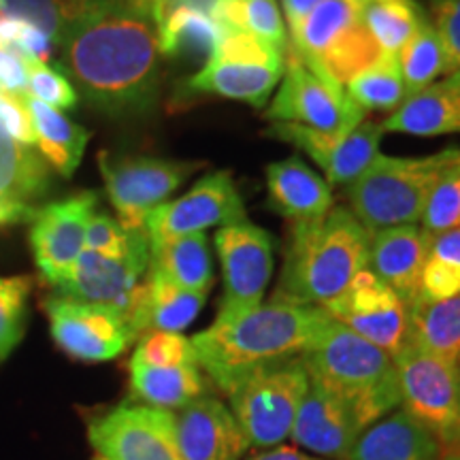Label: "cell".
I'll return each mask as SVG.
<instances>
[{"label": "cell", "instance_id": "obj_35", "mask_svg": "<svg viewBox=\"0 0 460 460\" xmlns=\"http://www.w3.org/2000/svg\"><path fill=\"white\" fill-rule=\"evenodd\" d=\"M345 92L362 111L394 113L407 101V88L402 82L399 60L396 56L386 54L367 71L356 75Z\"/></svg>", "mask_w": 460, "mask_h": 460}, {"label": "cell", "instance_id": "obj_28", "mask_svg": "<svg viewBox=\"0 0 460 460\" xmlns=\"http://www.w3.org/2000/svg\"><path fill=\"white\" fill-rule=\"evenodd\" d=\"M130 393L141 405L180 411L207 394L200 367L130 365Z\"/></svg>", "mask_w": 460, "mask_h": 460}, {"label": "cell", "instance_id": "obj_52", "mask_svg": "<svg viewBox=\"0 0 460 460\" xmlns=\"http://www.w3.org/2000/svg\"><path fill=\"white\" fill-rule=\"evenodd\" d=\"M458 367H460V356H458Z\"/></svg>", "mask_w": 460, "mask_h": 460}, {"label": "cell", "instance_id": "obj_27", "mask_svg": "<svg viewBox=\"0 0 460 460\" xmlns=\"http://www.w3.org/2000/svg\"><path fill=\"white\" fill-rule=\"evenodd\" d=\"M149 271L186 290L207 295L214 284L209 241L203 233H194L149 243Z\"/></svg>", "mask_w": 460, "mask_h": 460}, {"label": "cell", "instance_id": "obj_50", "mask_svg": "<svg viewBox=\"0 0 460 460\" xmlns=\"http://www.w3.org/2000/svg\"><path fill=\"white\" fill-rule=\"evenodd\" d=\"M356 3H360V4H369V3H384V0H356Z\"/></svg>", "mask_w": 460, "mask_h": 460}, {"label": "cell", "instance_id": "obj_5", "mask_svg": "<svg viewBox=\"0 0 460 460\" xmlns=\"http://www.w3.org/2000/svg\"><path fill=\"white\" fill-rule=\"evenodd\" d=\"M458 156L460 147L416 158L379 154L365 175L348 188L349 211L371 234L420 222L441 175Z\"/></svg>", "mask_w": 460, "mask_h": 460}, {"label": "cell", "instance_id": "obj_6", "mask_svg": "<svg viewBox=\"0 0 460 460\" xmlns=\"http://www.w3.org/2000/svg\"><path fill=\"white\" fill-rule=\"evenodd\" d=\"M309 371L303 354L271 362L241 379L228 393L230 413L247 446L279 447L290 437L298 407L307 394Z\"/></svg>", "mask_w": 460, "mask_h": 460}, {"label": "cell", "instance_id": "obj_24", "mask_svg": "<svg viewBox=\"0 0 460 460\" xmlns=\"http://www.w3.org/2000/svg\"><path fill=\"white\" fill-rule=\"evenodd\" d=\"M49 190V166L39 149L15 141L0 126V207L37 216Z\"/></svg>", "mask_w": 460, "mask_h": 460}, {"label": "cell", "instance_id": "obj_16", "mask_svg": "<svg viewBox=\"0 0 460 460\" xmlns=\"http://www.w3.org/2000/svg\"><path fill=\"white\" fill-rule=\"evenodd\" d=\"M149 269V241L126 256H105L84 250L65 279L56 288L73 301L105 305L128 314L132 298Z\"/></svg>", "mask_w": 460, "mask_h": 460}, {"label": "cell", "instance_id": "obj_12", "mask_svg": "<svg viewBox=\"0 0 460 460\" xmlns=\"http://www.w3.org/2000/svg\"><path fill=\"white\" fill-rule=\"evenodd\" d=\"M90 444L102 460H181L172 411L124 402L88 429Z\"/></svg>", "mask_w": 460, "mask_h": 460}, {"label": "cell", "instance_id": "obj_40", "mask_svg": "<svg viewBox=\"0 0 460 460\" xmlns=\"http://www.w3.org/2000/svg\"><path fill=\"white\" fill-rule=\"evenodd\" d=\"M26 94L45 102V105L60 109H73L77 105V88L68 82L66 75L48 62L26 58Z\"/></svg>", "mask_w": 460, "mask_h": 460}, {"label": "cell", "instance_id": "obj_13", "mask_svg": "<svg viewBox=\"0 0 460 460\" xmlns=\"http://www.w3.org/2000/svg\"><path fill=\"white\" fill-rule=\"evenodd\" d=\"M326 314L356 335L394 356L410 339V307L369 269L360 271Z\"/></svg>", "mask_w": 460, "mask_h": 460}, {"label": "cell", "instance_id": "obj_9", "mask_svg": "<svg viewBox=\"0 0 460 460\" xmlns=\"http://www.w3.org/2000/svg\"><path fill=\"white\" fill-rule=\"evenodd\" d=\"M264 118L343 135L362 122L365 111L349 99L343 85L309 66L288 45L284 77Z\"/></svg>", "mask_w": 460, "mask_h": 460}, {"label": "cell", "instance_id": "obj_3", "mask_svg": "<svg viewBox=\"0 0 460 460\" xmlns=\"http://www.w3.org/2000/svg\"><path fill=\"white\" fill-rule=\"evenodd\" d=\"M369 230L343 205L318 220L295 222L273 298L326 307L369 267Z\"/></svg>", "mask_w": 460, "mask_h": 460}, {"label": "cell", "instance_id": "obj_44", "mask_svg": "<svg viewBox=\"0 0 460 460\" xmlns=\"http://www.w3.org/2000/svg\"><path fill=\"white\" fill-rule=\"evenodd\" d=\"M24 96L26 94H11V92L0 90V126L15 141L34 147V132L31 118H28Z\"/></svg>", "mask_w": 460, "mask_h": 460}, {"label": "cell", "instance_id": "obj_19", "mask_svg": "<svg viewBox=\"0 0 460 460\" xmlns=\"http://www.w3.org/2000/svg\"><path fill=\"white\" fill-rule=\"evenodd\" d=\"M172 416L181 460H241L250 447L237 420L216 396H200Z\"/></svg>", "mask_w": 460, "mask_h": 460}, {"label": "cell", "instance_id": "obj_8", "mask_svg": "<svg viewBox=\"0 0 460 460\" xmlns=\"http://www.w3.org/2000/svg\"><path fill=\"white\" fill-rule=\"evenodd\" d=\"M286 54L252 32H222L214 56L190 79V90L261 109L284 77Z\"/></svg>", "mask_w": 460, "mask_h": 460}, {"label": "cell", "instance_id": "obj_20", "mask_svg": "<svg viewBox=\"0 0 460 460\" xmlns=\"http://www.w3.org/2000/svg\"><path fill=\"white\" fill-rule=\"evenodd\" d=\"M429 245L430 234L416 224L379 230L371 234L367 269L388 288H393L407 307H411L420 296V281H422Z\"/></svg>", "mask_w": 460, "mask_h": 460}, {"label": "cell", "instance_id": "obj_32", "mask_svg": "<svg viewBox=\"0 0 460 460\" xmlns=\"http://www.w3.org/2000/svg\"><path fill=\"white\" fill-rule=\"evenodd\" d=\"M382 56L384 54L376 43V39L371 37V32L358 20L320 56L318 62H314L309 66L329 75L332 82H337L345 88L356 75H360L362 71L376 65Z\"/></svg>", "mask_w": 460, "mask_h": 460}, {"label": "cell", "instance_id": "obj_23", "mask_svg": "<svg viewBox=\"0 0 460 460\" xmlns=\"http://www.w3.org/2000/svg\"><path fill=\"white\" fill-rule=\"evenodd\" d=\"M444 450L405 410L388 413L362 430L348 460H441Z\"/></svg>", "mask_w": 460, "mask_h": 460}, {"label": "cell", "instance_id": "obj_34", "mask_svg": "<svg viewBox=\"0 0 460 460\" xmlns=\"http://www.w3.org/2000/svg\"><path fill=\"white\" fill-rule=\"evenodd\" d=\"M382 124L362 119V122L343 135L332 154L329 164L324 166V175L329 186H352V183L367 172L379 156L382 143Z\"/></svg>", "mask_w": 460, "mask_h": 460}, {"label": "cell", "instance_id": "obj_31", "mask_svg": "<svg viewBox=\"0 0 460 460\" xmlns=\"http://www.w3.org/2000/svg\"><path fill=\"white\" fill-rule=\"evenodd\" d=\"M429 20V13L416 0H384V3L362 4L360 22L382 54L396 56L407 41Z\"/></svg>", "mask_w": 460, "mask_h": 460}, {"label": "cell", "instance_id": "obj_45", "mask_svg": "<svg viewBox=\"0 0 460 460\" xmlns=\"http://www.w3.org/2000/svg\"><path fill=\"white\" fill-rule=\"evenodd\" d=\"M322 0H281V7H284L288 28H295L305 15L312 11L315 4H320Z\"/></svg>", "mask_w": 460, "mask_h": 460}, {"label": "cell", "instance_id": "obj_43", "mask_svg": "<svg viewBox=\"0 0 460 460\" xmlns=\"http://www.w3.org/2000/svg\"><path fill=\"white\" fill-rule=\"evenodd\" d=\"M433 26L446 54V75L460 68V0H433Z\"/></svg>", "mask_w": 460, "mask_h": 460}, {"label": "cell", "instance_id": "obj_33", "mask_svg": "<svg viewBox=\"0 0 460 460\" xmlns=\"http://www.w3.org/2000/svg\"><path fill=\"white\" fill-rule=\"evenodd\" d=\"M460 292V228L430 237L416 303H441ZM413 303V305H416Z\"/></svg>", "mask_w": 460, "mask_h": 460}, {"label": "cell", "instance_id": "obj_14", "mask_svg": "<svg viewBox=\"0 0 460 460\" xmlns=\"http://www.w3.org/2000/svg\"><path fill=\"white\" fill-rule=\"evenodd\" d=\"M45 309L56 345L77 360H113L137 339L124 314L105 305L54 296Z\"/></svg>", "mask_w": 460, "mask_h": 460}, {"label": "cell", "instance_id": "obj_41", "mask_svg": "<svg viewBox=\"0 0 460 460\" xmlns=\"http://www.w3.org/2000/svg\"><path fill=\"white\" fill-rule=\"evenodd\" d=\"M241 15H243L245 32H252L261 41L286 54L290 39H288L278 0H241Z\"/></svg>", "mask_w": 460, "mask_h": 460}, {"label": "cell", "instance_id": "obj_7", "mask_svg": "<svg viewBox=\"0 0 460 460\" xmlns=\"http://www.w3.org/2000/svg\"><path fill=\"white\" fill-rule=\"evenodd\" d=\"M402 410L439 441L444 454L460 452V367L411 339L393 356Z\"/></svg>", "mask_w": 460, "mask_h": 460}, {"label": "cell", "instance_id": "obj_11", "mask_svg": "<svg viewBox=\"0 0 460 460\" xmlns=\"http://www.w3.org/2000/svg\"><path fill=\"white\" fill-rule=\"evenodd\" d=\"M214 241L224 279L217 318H234L262 303L275 267V241L247 217L224 224Z\"/></svg>", "mask_w": 460, "mask_h": 460}, {"label": "cell", "instance_id": "obj_22", "mask_svg": "<svg viewBox=\"0 0 460 460\" xmlns=\"http://www.w3.org/2000/svg\"><path fill=\"white\" fill-rule=\"evenodd\" d=\"M267 192L269 209L288 220H318L332 209L331 186L298 156L267 166Z\"/></svg>", "mask_w": 460, "mask_h": 460}, {"label": "cell", "instance_id": "obj_42", "mask_svg": "<svg viewBox=\"0 0 460 460\" xmlns=\"http://www.w3.org/2000/svg\"><path fill=\"white\" fill-rule=\"evenodd\" d=\"M0 17L24 22L54 39L60 48L65 37V22L54 0H0Z\"/></svg>", "mask_w": 460, "mask_h": 460}, {"label": "cell", "instance_id": "obj_10", "mask_svg": "<svg viewBox=\"0 0 460 460\" xmlns=\"http://www.w3.org/2000/svg\"><path fill=\"white\" fill-rule=\"evenodd\" d=\"M99 166L105 180L107 197L118 211V222L124 228H146L149 211L164 205L166 199L188 180L192 172L203 169L205 163L166 160L152 156H122L99 154Z\"/></svg>", "mask_w": 460, "mask_h": 460}, {"label": "cell", "instance_id": "obj_18", "mask_svg": "<svg viewBox=\"0 0 460 460\" xmlns=\"http://www.w3.org/2000/svg\"><path fill=\"white\" fill-rule=\"evenodd\" d=\"M362 430L349 407L324 384L309 377L290 439L318 458L348 460Z\"/></svg>", "mask_w": 460, "mask_h": 460}, {"label": "cell", "instance_id": "obj_26", "mask_svg": "<svg viewBox=\"0 0 460 460\" xmlns=\"http://www.w3.org/2000/svg\"><path fill=\"white\" fill-rule=\"evenodd\" d=\"M28 118H31L34 146L45 163L56 169L62 177H71L82 163L90 132L84 126L75 124L71 118L45 102L24 96Z\"/></svg>", "mask_w": 460, "mask_h": 460}, {"label": "cell", "instance_id": "obj_36", "mask_svg": "<svg viewBox=\"0 0 460 460\" xmlns=\"http://www.w3.org/2000/svg\"><path fill=\"white\" fill-rule=\"evenodd\" d=\"M396 60H399L402 82L407 88V99L435 84L439 75H446L444 45H441V39L430 17L420 26V31L407 41L405 48L396 54Z\"/></svg>", "mask_w": 460, "mask_h": 460}, {"label": "cell", "instance_id": "obj_1", "mask_svg": "<svg viewBox=\"0 0 460 460\" xmlns=\"http://www.w3.org/2000/svg\"><path fill=\"white\" fill-rule=\"evenodd\" d=\"M62 68L92 105L107 113H141L156 102L158 28L141 0H101L68 28Z\"/></svg>", "mask_w": 460, "mask_h": 460}, {"label": "cell", "instance_id": "obj_30", "mask_svg": "<svg viewBox=\"0 0 460 460\" xmlns=\"http://www.w3.org/2000/svg\"><path fill=\"white\" fill-rule=\"evenodd\" d=\"M410 339L447 360L460 356V292L441 303H416L410 307Z\"/></svg>", "mask_w": 460, "mask_h": 460}, {"label": "cell", "instance_id": "obj_39", "mask_svg": "<svg viewBox=\"0 0 460 460\" xmlns=\"http://www.w3.org/2000/svg\"><path fill=\"white\" fill-rule=\"evenodd\" d=\"M422 230L430 237L460 228V156L437 183L422 217Z\"/></svg>", "mask_w": 460, "mask_h": 460}, {"label": "cell", "instance_id": "obj_51", "mask_svg": "<svg viewBox=\"0 0 460 460\" xmlns=\"http://www.w3.org/2000/svg\"><path fill=\"white\" fill-rule=\"evenodd\" d=\"M94 460H102V458H101V456H96V458H94Z\"/></svg>", "mask_w": 460, "mask_h": 460}, {"label": "cell", "instance_id": "obj_25", "mask_svg": "<svg viewBox=\"0 0 460 460\" xmlns=\"http://www.w3.org/2000/svg\"><path fill=\"white\" fill-rule=\"evenodd\" d=\"M384 130L413 137H439L460 132V94L446 82L416 92L390 113Z\"/></svg>", "mask_w": 460, "mask_h": 460}, {"label": "cell", "instance_id": "obj_47", "mask_svg": "<svg viewBox=\"0 0 460 460\" xmlns=\"http://www.w3.org/2000/svg\"><path fill=\"white\" fill-rule=\"evenodd\" d=\"M28 220H34V217L28 216V214H22V211L7 209V207H0V226H9V224H22V222H28Z\"/></svg>", "mask_w": 460, "mask_h": 460}, {"label": "cell", "instance_id": "obj_17", "mask_svg": "<svg viewBox=\"0 0 460 460\" xmlns=\"http://www.w3.org/2000/svg\"><path fill=\"white\" fill-rule=\"evenodd\" d=\"M99 194L79 192L71 199L45 205L34 216L31 245L39 271L51 286L66 278L85 247V230L96 214Z\"/></svg>", "mask_w": 460, "mask_h": 460}, {"label": "cell", "instance_id": "obj_21", "mask_svg": "<svg viewBox=\"0 0 460 460\" xmlns=\"http://www.w3.org/2000/svg\"><path fill=\"white\" fill-rule=\"evenodd\" d=\"M207 295L175 286L163 275L149 271L143 278L132 305L126 314L135 337L146 332H181L197 320Z\"/></svg>", "mask_w": 460, "mask_h": 460}, {"label": "cell", "instance_id": "obj_15", "mask_svg": "<svg viewBox=\"0 0 460 460\" xmlns=\"http://www.w3.org/2000/svg\"><path fill=\"white\" fill-rule=\"evenodd\" d=\"M245 205L230 171H216L197 181V186L149 211L146 217V233L149 243L203 233L205 228L243 220Z\"/></svg>", "mask_w": 460, "mask_h": 460}, {"label": "cell", "instance_id": "obj_37", "mask_svg": "<svg viewBox=\"0 0 460 460\" xmlns=\"http://www.w3.org/2000/svg\"><path fill=\"white\" fill-rule=\"evenodd\" d=\"M31 278H0V360L20 343L26 326Z\"/></svg>", "mask_w": 460, "mask_h": 460}, {"label": "cell", "instance_id": "obj_46", "mask_svg": "<svg viewBox=\"0 0 460 460\" xmlns=\"http://www.w3.org/2000/svg\"><path fill=\"white\" fill-rule=\"evenodd\" d=\"M250 460H326V458H318L314 456V454L296 450V447H271V450L261 452L258 456Z\"/></svg>", "mask_w": 460, "mask_h": 460}, {"label": "cell", "instance_id": "obj_38", "mask_svg": "<svg viewBox=\"0 0 460 460\" xmlns=\"http://www.w3.org/2000/svg\"><path fill=\"white\" fill-rule=\"evenodd\" d=\"M130 365L146 367H199L192 339L181 332L152 331L141 337Z\"/></svg>", "mask_w": 460, "mask_h": 460}, {"label": "cell", "instance_id": "obj_4", "mask_svg": "<svg viewBox=\"0 0 460 460\" xmlns=\"http://www.w3.org/2000/svg\"><path fill=\"white\" fill-rule=\"evenodd\" d=\"M303 360L309 377L337 394L365 430L401 405L393 356L335 320L305 349Z\"/></svg>", "mask_w": 460, "mask_h": 460}, {"label": "cell", "instance_id": "obj_48", "mask_svg": "<svg viewBox=\"0 0 460 460\" xmlns=\"http://www.w3.org/2000/svg\"><path fill=\"white\" fill-rule=\"evenodd\" d=\"M446 82H447V84H450V85H452V88H454V90H456V92H458V94H460V68H458V71H454L452 75H447V79H446Z\"/></svg>", "mask_w": 460, "mask_h": 460}, {"label": "cell", "instance_id": "obj_49", "mask_svg": "<svg viewBox=\"0 0 460 460\" xmlns=\"http://www.w3.org/2000/svg\"><path fill=\"white\" fill-rule=\"evenodd\" d=\"M441 460H460V452H447L441 456Z\"/></svg>", "mask_w": 460, "mask_h": 460}, {"label": "cell", "instance_id": "obj_2", "mask_svg": "<svg viewBox=\"0 0 460 460\" xmlns=\"http://www.w3.org/2000/svg\"><path fill=\"white\" fill-rule=\"evenodd\" d=\"M332 318L324 307L284 301L261 303L234 318H216L192 337L199 367L222 393L271 362L312 348Z\"/></svg>", "mask_w": 460, "mask_h": 460}, {"label": "cell", "instance_id": "obj_29", "mask_svg": "<svg viewBox=\"0 0 460 460\" xmlns=\"http://www.w3.org/2000/svg\"><path fill=\"white\" fill-rule=\"evenodd\" d=\"M360 11L362 4L356 0H322L295 28H290L288 45L307 65H314L349 26L360 20Z\"/></svg>", "mask_w": 460, "mask_h": 460}]
</instances>
